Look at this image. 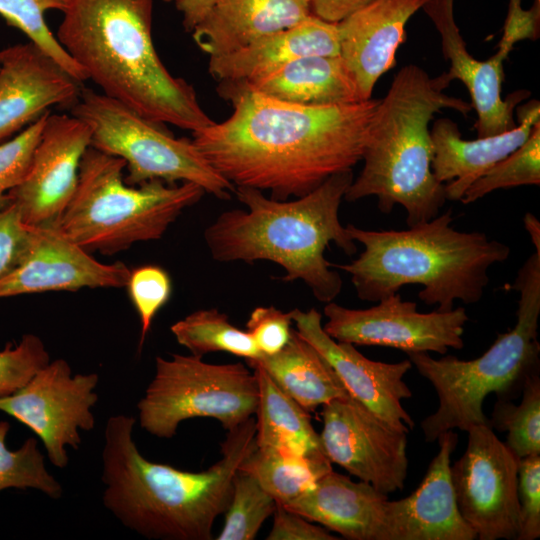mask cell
<instances>
[{"label":"cell","instance_id":"47","mask_svg":"<svg viewBox=\"0 0 540 540\" xmlns=\"http://www.w3.org/2000/svg\"><path fill=\"white\" fill-rule=\"evenodd\" d=\"M164 2L170 3V2H176L177 0H163Z\"/></svg>","mask_w":540,"mask_h":540},{"label":"cell","instance_id":"26","mask_svg":"<svg viewBox=\"0 0 540 540\" xmlns=\"http://www.w3.org/2000/svg\"><path fill=\"white\" fill-rule=\"evenodd\" d=\"M295 105L322 106L363 101L340 56H306L244 82H225Z\"/></svg>","mask_w":540,"mask_h":540},{"label":"cell","instance_id":"4","mask_svg":"<svg viewBox=\"0 0 540 540\" xmlns=\"http://www.w3.org/2000/svg\"><path fill=\"white\" fill-rule=\"evenodd\" d=\"M353 179L352 169L336 173L292 200L235 187L237 199L247 209L225 211L205 229L212 258L223 263L273 262L284 270V281L300 280L318 301H334L343 282L324 252L330 243L346 255L357 252L356 242L339 219L340 204Z\"/></svg>","mask_w":540,"mask_h":540},{"label":"cell","instance_id":"35","mask_svg":"<svg viewBox=\"0 0 540 540\" xmlns=\"http://www.w3.org/2000/svg\"><path fill=\"white\" fill-rule=\"evenodd\" d=\"M539 184L540 122H537L525 142L478 178L460 201L470 204L498 189Z\"/></svg>","mask_w":540,"mask_h":540},{"label":"cell","instance_id":"11","mask_svg":"<svg viewBox=\"0 0 540 540\" xmlns=\"http://www.w3.org/2000/svg\"><path fill=\"white\" fill-rule=\"evenodd\" d=\"M467 432L466 450L450 466L459 512L479 540L517 539L519 460L489 424Z\"/></svg>","mask_w":540,"mask_h":540},{"label":"cell","instance_id":"6","mask_svg":"<svg viewBox=\"0 0 540 540\" xmlns=\"http://www.w3.org/2000/svg\"><path fill=\"white\" fill-rule=\"evenodd\" d=\"M451 82L446 72L431 77L414 64L397 72L379 99L362 155L363 168L345 200L376 196L384 214L399 204L406 211L408 227L440 213L447 198L445 184L436 180L431 168L429 123L442 109L463 115L473 109L471 103L444 92Z\"/></svg>","mask_w":540,"mask_h":540},{"label":"cell","instance_id":"46","mask_svg":"<svg viewBox=\"0 0 540 540\" xmlns=\"http://www.w3.org/2000/svg\"><path fill=\"white\" fill-rule=\"evenodd\" d=\"M524 225L531 237V241L536 249L540 251V222L532 213H526L524 216Z\"/></svg>","mask_w":540,"mask_h":540},{"label":"cell","instance_id":"45","mask_svg":"<svg viewBox=\"0 0 540 540\" xmlns=\"http://www.w3.org/2000/svg\"><path fill=\"white\" fill-rule=\"evenodd\" d=\"M219 0H177V10L182 15V23L186 31L192 30L202 21Z\"/></svg>","mask_w":540,"mask_h":540},{"label":"cell","instance_id":"21","mask_svg":"<svg viewBox=\"0 0 540 540\" xmlns=\"http://www.w3.org/2000/svg\"><path fill=\"white\" fill-rule=\"evenodd\" d=\"M429 0H372L339 23V56L362 100L370 99L379 78L396 64L410 18Z\"/></svg>","mask_w":540,"mask_h":540},{"label":"cell","instance_id":"17","mask_svg":"<svg viewBox=\"0 0 540 540\" xmlns=\"http://www.w3.org/2000/svg\"><path fill=\"white\" fill-rule=\"evenodd\" d=\"M131 270L122 262L101 263L55 225L33 226L19 264L0 278V298L47 291L126 287Z\"/></svg>","mask_w":540,"mask_h":540},{"label":"cell","instance_id":"10","mask_svg":"<svg viewBox=\"0 0 540 540\" xmlns=\"http://www.w3.org/2000/svg\"><path fill=\"white\" fill-rule=\"evenodd\" d=\"M259 385L243 363L210 364L195 355L156 357L155 374L137 404L141 428L172 438L181 422L213 418L231 431L256 414Z\"/></svg>","mask_w":540,"mask_h":540},{"label":"cell","instance_id":"33","mask_svg":"<svg viewBox=\"0 0 540 540\" xmlns=\"http://www.w3.org/2000/svg\"><path fill=\"white\" fill-rule=\"evenodd\" d=\"M9 430V422L0 421V492L10 488L35 489L50 498H60L62 486L48 472L37 439L29 437L18 449L11 450L6 444Z\"/></svg>","mask_w":540,"mask_h":540},{"label":"cell","instance_id":"20","mask_svg":"<svg viewBox=\"0 0 540 540\" xmlns=\"http://www.w3.org/2000/svg\"><path fill=\"white\" fill-rule=\"evenodd\" d=\"M422 10L438 31L443 56L451 63L446 72L448 78L460 80L469 91L472 108L477 112L474 126L477 136L487 137L513 129L516 126L513 110L529 92L518 91L502 99L503 64L508 54L498 49L485 61L475 59L468 52L456 24L454 0H429Z\"/></svg>","mask_w":540,"mask_h":540},{"label":"cell","instance_id":"34","mask_svg":"<svg viewBox=\"0 0 540 540\" xmlns=\"http://www.w3.org/2000/svg\"><path fill=\"white\" fill-rule=\"evenodd\" d=\"M274 498L257 479L240 469L233 478L231 500L217 540H252L276 509Z\"/></svg>","mask_w":540,"mask_h":540},{"label":"cell","instance_id":"32","mask_svg":"<svg viewBox=\"0 0 540 540\" xmlns=\"http://www.w3.org/2000/svg\"><path fill=\"white\" fill-rule=\"evenodd\" d=\"M67 0H0V15L22 31L47 56L80 83L88 80L85 72L70 57L50 31L45 14L48 10L62 11Z\"/></svg>","mask_w":540,"mask_h":540},{"label":"cell","instance_id":"28","mask_svg":"<svg viewBox=\"0 0 540 540\" xmlns=\"http://www.w3.org/2000/svg\"><path fill=\"white\" fill-rule=\"evenodd\" d=\"M253 368L259 385L256 445L295 455L327 459L309 412L283 392L258 366Z\"/></svg>","mask_w":540,"mask_h":540},{"label":"cell","instance_id":"12","mask_svg":"<svg viewBox=\"0 0 540 540\" xmlns=\"http://www.w3.org/2000/svg\"><path fill=\"white\" fill-rule=\"evenodd\" d=\"M96 373L72 374L64 359L50 361L15 394L0 398V411L15 418L42 441L49 461L68 465L66 447L78 449L80 431L95 427Z\"/></svg>","mask_w":540,"mask_h":540},{"label":"cell","instance_id":"1","mask_svg":"<svg viewBox=\"0 0 540 540\" xmlns=\"http://www.w3.org/2000/svg\"><path fill=\"white\" fill-rule=\"evenodd\" d=\"M232 114L192 133L193 142L234 187L299 198L362 160L379 99L307 106L220 82Z\"/></svg>","mask_w":540,"mask_h":540},{"label":"cell","instance_id":"37","mask_svg":"<svg viewBox=\"0 0 540 540\" xmlns=\"http://www.w3.org/2000/svg\"><path fill=\"white\" fill-rule=\"evenodd\" d=\"M126 287L140 320L141 349L153 319L171 296L172 282L163 268L145 265L131 270Z\"/></svg>","mask_w":540,"mask_h":540},{"label":"cell","instance_id":"19","mask_svg":"<svg viewBox=\"0 0 540 540\" xmlns=\"http://www.w3.org/2000/svg\"><path fill=\"white\" fill-rule=\"evenodd\" d=\"M439 451L416 490L384 504L382 540H475L461 516L453 490L450 460L458 442L454 430L437 438Z\"/></svg>","mask_w":540,"mask_h":540},{"label":"cell","instance_id":"18","mask_svg":"<svg viewBox=\"0 0 540 540\" xmlns=\"http://www.w3.org/2000/svg\"><path fill=\"white\" fill-rule=\"evenodd\" d=\"M82 83L34 43L0 50V143L30 125L50 108H71Z\"/></svg>","mask_w":540,"mask_h":540},{"label":"cell","instance_id":"25","mask_svg":"<svg viewBox=\"0 0 540 540\" xmlns=\"http://www.w3.org/2000/svg\"><path fill=\"white\" fill-rule=\"evenodd\" d=\"M311 15L309 0H219L192 30L209 57L242 49Z\"/></svg>","mask_w":540,"mask_h":540},{"label":"cell","instance_id":"5","mask_svg":"<svg viewBox=\"0 0 540 540\" xmlns=\"http://www.w3.org/2000/svg\"><path fill=\"white\" fill-rule=\"evenodd\" d=\"M448 210L406 230H366L347 224L350 237L363 246L358 258L331 264L350 275L358 298L370 302L420 285L419 299L437 310L454 302L480 301L491 266L506 261L510 247L482 232H462L451 226Z\"/></svg>","mask_w":540,"mask_h":540},{"label":"cell","instance_id":"3","mask_svg":"<svg viewBox=\"0 0 540 540\" xmlns=\"http://www.w3.org/2000/svg\"><path fill=\"white\" fill-rule=\"evenodd\" d=\"M56 38L102 93L141 116L198 132L214 121L152 40L153 0H67Z\"/></svg>","mask_w":540,"mask_h":540},{"label":"cell","instance_id":"42","mask_svg":"<svg viewBox=\"0 0 540 540\" xmlns=\"http://www.w3.org/2000/svg\"><path fill=\"white\" fill-rule=\"evenodd\" d=\"M267 540H337L328 529L314 525L303 516L277 504Z\"/></svg>","mask_w":540,"mask_h":540},{"label":"cell","instance_id":"23","mask_svg":"<svg viewBox=\"0 0 540 540\" xmlns=\"http://www.w3.org/2000/svg\"><path fill=\"white\" fill-rule=\"evenodd\" d=\"M388 495L332 470L284 507L349 540H382Z\"/></svg>","mask_w":540,"mask_h":540},{"label":"cell","instance_id":"27","mask_svg":"<svg viewBox=\"0 0 540 540\" xmlns=\"http://www.w3.org/2000/svg\"><path fill=\"white\" fill-rule=\"evenodd\" d=\"M246 362L263 369L307 412L335 399L352 398L324 356L296 330L278 353Z\"/></svg>","mask_w":540,"mask_h":540},{"label":"cell","instance_id":"16","mask_svg":"<svg viewBox=\"0 0 540 540\" xmlns=\"http://www.w3.org/2000/svg\"><path fill=\"white\" fill-rule=\"evenodd\" d=\"M290 314L298 334L324 356L349 395L389 426L409 433L414 421L402 401L412 397L403 379L413 366L411 361L407 358L385 363L368 359L355 345L331 338L323 330L321 314L315 308H296Z\"/></svg>","mask_w":540,"mask_h":540},{"label":"cell","instance_id":"29","mask_svg":"<svg viewBox=\"0 0 540 540\" xmlns=\"http://www.w3.org/2000/svg\"><path fill=\"white\" fill-rule=\"evenodd\" d=\"M239 469L253 475L277 504L285 506L311 488L332 466L328 459L256 446Z\"/></svg>","mask_w":540,"mask_h":540},{"label":"cell","instance_id":"40","mask_svg":"<svg viewBox=\"0 0 540 540\" xmlns=\"http://www.w3.org/2000/svg\"><path fill=\"white\" fill-rule=\"evenodd\" d=\"M33 226L26 224L7 196L0 200V278L13 270L26 253Z\"/></svg>","mask_w":540,"mask_h":540},{"label":"cell","instance_id":"30","mask_svg":"<svg viewBox=\"0 0 540 540\" xmlns=\"http://www.w3.org/2000/svg\"><path fill=\"white\" fill-rule=\"evenodd\" d=\"M170 330L180 345L198 357L227 352L256 360L263 355L247 331L235 327L226 314L214 308L194 311L175 322Z\"/></svg>","mask_w":540,"mask_h":540},{"label":"cell","instance_id":"24","mask_svg":"<svg viewBox=\"0 0 540 540\" xmlns=\"http://www.w3.org/2000/svg\"><path fill=\"white\" fill-rule=\"evenodd\" d=\"M339 56L337 23L313 14L235 52L210 57L209 73L219 82H244L306 56Z\"/></svg>","mask_w":540,"mask_h":540},{"label":"cell","instance_id":"36","mask_svg":"<svg viewBox=\"0 0 540 540\" xmlns=\"http://www.w3.org/2000/svg\"><path fill=\"white\" fill-rule=\"evenodd\" d=\"M50 362L43 341L34 334H25L0 351V398L22 389L33 376Z\"/></svg>","mask_w":540,"mask_h":540},{"label":"cell","instance_id":"8","mask_svg":"<svg viewBox=\"0 0 540 540\" xmlns=\"http://www.w3.org/2000/svg\"><path fill=\"white\" fill-rule=\"evenodd\" d=\"M126 162L89 146L82 156L75 193L57 229L87 252L113 255L132 244L160 239L205 191L197 184L152 180L126 184Z\"/></svg>","mask_w":540,"mask_h":540},{"label":"cell","instance_id":"13","mask_svg":"<svg viewBox=\"0 0 540 540\" xmlns=\"http://www.w3.org/2000/svg\"><path fill=\"white\" fill-rule=\"evenodd\" d=\"M323 330L338 342L361 346H385L405 353L435 352L464 347L463 334L469 317L463 307L421 313L417 303L397 293L367 309H350L334 301L326 303Z\"/></svg>","mask_w":540,"mask_h":540},{"label":"cell","instance_id":"44","mask_svg":"<svg viewBox=\"0 0 540 540\" xmlns=\"http://www.w3.org/2000/svg\"><path fill=\"white\" fill-rule=\"evenodd\" d=\"M372 0H309L311 14L330 22L339 23Z\"/></svg>","mask_w":540,"mask_h":540},{"label":"cell","instance_id":"38","mask_svg":"<svg viewBox=\"0 0 540 540\" xmlns=\"http://www.w3.org/2000/svg\"><path fill=\"white\" fill-rule=\"evenodd\" d=\"M49 113L46 112L12 139L0 143V200L23 179Z\"/></svg>","mask_w":540,"mask_h":540},{"label":"cell","instance_id":"9","mask_svg":"<svg viewBox=\"0 0 540 540\" xmlns=\"http://www.w3.org/2000/svg\"><path fill=\"white\" fill-rule=\"evenodd\" d=\"M70 112L88 126L91 147L126 162V184L191 182L218 199H231L235 187L212 167L193 140L176 138L165 124L83 87Z\"/></svg>","mask_w":540,"mask_h":540},{"label":"cell","instance_id":"31","mask_svg":"<svg viewBox=\"0 0 540 540\" xmlns=\"http://www.w3.org/2000/svg\"><path fill=\"white\" fill-rule=\"evenodd\" d=\"M521 391L519 405L510 399L498 398L489 419L491 428L508 433L504 443L518 460L540 454L539 370L525 379Z\"/></svg>","mask_w":540,"mask_h":540},{"label":"cell","instance_id":"14","mask_svg":"<svg viewBox=\"0 0 540 540\" xmlns=\"http://www.w3.org/2000/svg\"><path fill=\"white\" fill-rule=\"evenodd\" d=\"M322 406L319 436L327 459L382 494L402 490L408 473L407 433L389 426L353 398Z\"/></svg>","mask_w":540,"mask_h":540},{"label":"cell","instance_id":"7","mask_svg":"<svg viewBox=\"0 0 540 540\" xmlns=\"http://www.w3.org/2000/svg\"><path fill=\"white\" fill-rule=\"evenodd\" d=\"M511 289L518 291L516 324L497 338L480 357L435 359L427 352L406 353L422 377L436 391L438 407L421 421L427 442L445 431L489 424L483 402L491 393L510 399L522 390L525 379L540 368L538 322L540 316V251H535L518 271Z\"/></svg>","mask_w":540,"mask_h":540},{"label":"cell","instance_id":"15","mask_svg":"<svg viewBox=\"0 0 540 540\" xmlns=\"http://www.w3.org/2000/svg\"><path fill=\"white\" fill-rule=\"evenodd\" d=\"M90 141V130L80 119L71 114L47 115L23 179L6 194L26 224H56L75 193Z\"/></svg>","mask_w":540,"mask_h":540},{"label":"cell","instance_id":"41","mask_svg":"<svg viewBox=\"0 0 540 540\" xmlns=\"http://www.w3.org/2000/svg\"><path fill=\"white\" fill-rule=\"evenodd\" d=\"M290 312L273 306L253 309L246 323L247 332L263 355H273L289 342L293 330Z\"/></svg>","mask_w":540,"mask_h":540},{"label":"cell","instance_id":"43","mask_svg":"<svg viewBox=\"0 0 540 540\" xmlns=\"http://www.w3.org/2000/svg\"><path fill=\"white\" fill-rule=\"evenodd\" d=\"M539 15V0L528 11L522 9L521 0H510L504 33L498 49L509 54L517 41L537 38Z\"/></svg>","mask_w":540,"mask_h":540},{"label":"cell","instance_id":"2","mask_svg":"<svg viewBox=\"0 0 540 540\" xmlns=\"http://www.w3.org/2000/svg\"><path fill=\"white\" fill-rule=\"evenodd\" d=\"M134 417L111 416L104 429V506L127 528L149 539L210 540L228 508L233 478L256 448V419L228 431L222 457L189 472L147 460L133 439Z\"/></svg>","mask_w":540,"mask_h":540},{"label":"cell","instance_id":"22","mask_svg":"<svg viewBox=\"0 0 540 540\" xmlns=\"http://www.w3.org/2000/svg\"><path fill=\"white\" fill-rule=\"evenodd\" d=\"M517 118L518 125L513 129L475 140L463 139L453 120H435L430 129L431 168L436 180L445 184L447 200H461L478 178L525 142L533 126L540 122L539 101L518 107Z\"/></svg>","mask_w":540,"mask_h":540},{"label":"cell","instance_id":"39","mask_svg":"<svg viewBox=\"0 0 540 540\" xmlns=\"http://www.w3.org/2000/svg\"><path fill=\"white\" fill-rule=\"evenodd\" d=\"M517 496V540H535L540 536V454L519 459Z\"/></svg>","mask_w":540,"mask_h":540}]
</instances>
